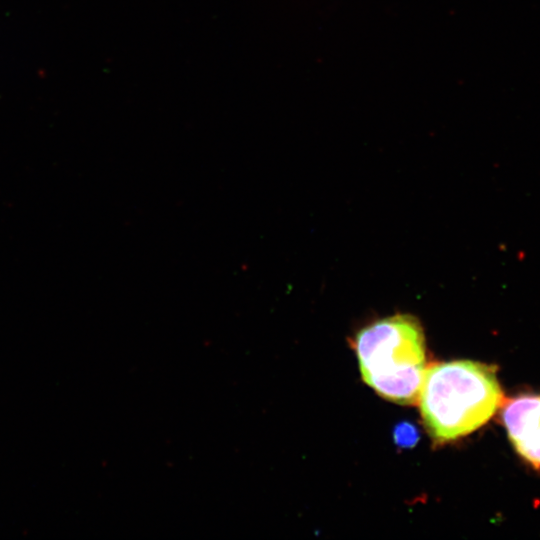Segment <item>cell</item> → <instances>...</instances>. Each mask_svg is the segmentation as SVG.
<instances>
[{"label":"cell","instance_id":"1","mask_svg":"<svg viewBox=\"0 0 540 540\" xmlns=\"http://www.w3.org/2000/svg\"><path fill=\"white\" fill-rule=\"evenodd\" d=\"M502 401L496 366L457 360L427 367L417 403L429 435L445 443L482 427Z\"/></svg>","mask_w":540,"mask_h":540},{"label":"cell","instance_id":"2","mask_svg":"<svg viewBox=\"0 0 540 540\" xmlns=\"http://www.w3.org/2000/svg\"><path fill=\"white\" fill-rule=\"evenodd\" d=\"M354 348L363 380L378 395L402 405L418 402L427 366L423 328L416 317L379 319L356 334Z\"/></svg>","mask_w":540,"mask_h":540},{"label":"cell","instance_id":"3","mask_svg":"<svg viewBox=\"0 0 540 540\" xmlns=\"http://www.w3.org/2000/svg\"><path fill=\"white\" fill-rule=\"evenodd\" d=\"M508 437L522 459L540 468V395L522 394L508 399L502 411Z\"/></svg>","mask_w":540,"mask_h":540},{"label":"cell","instance_id":"4","mask_svg":"<svg viewBox=\"0 0 540 540\" xmlns=\"http://www.w3.org/2000/svg\"><path fill=\"white\" fill-rule=\"evenodd\" d=\"M395 443L403 448H411L419 440L418 429L409 422L399 423L393 432Z\"/></svg>","mask_w":540,"mask_h":540}]
</instances>
